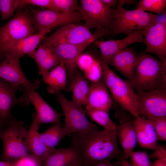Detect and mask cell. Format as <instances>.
<instances>
[{
  "instance_id": "cell-1",
  "label": "cell",
  "mask_w": 166,
  "mask_h": 166,
  "mask_svg": "<svg viewBox=\"0 0 166 166\" xmlns=\"http://www.w3.org/2000/svg\"><path fill=\"white\" fill-rule=\"evenodd\" d=\"M117 133V130L109 132L95 128L72 134L70 145L78 152L82 165H93L112 159L122 160Z\"/></svg>"
},
{
  "instance_id": "cell-2",
  "label": "cell",
  "mask_w": 166,
  "mask_h": 166,
  "mask_svg": "<svg viewBox=\"0 0 166 166\" xmlns=\"http://www.w3.org/2000/svg\"><path fill=\"white\" fill-rule=\"evenodd\" d=\"M130 83L136 93L166 88V61L160 60L142 50L133 79Z\"/></svg>"
},
{
  "instance_id": "cell-3",
  "label": "cell",
  "mask_w": 166,
  "mask_h": 166,
  "mask_svg": "<svg viewBox=\"0 0 166 166\" xmlns=\"http://www.w3.org/2000/svg\"><path fill=\"white\" fill-rule=\"evenodd\" d=\"M101 80L109 90L113 100L135 118L140 117L137 95L129 81L121 79L101 59Z\"/></svg>"
},
{
  "instance_id": "cell-4",
  "label": "cell",
  "mask_w": 166,
  "mask_h": 166,
  "mask_svg": "<svg viewBox=\"0 0 166 166\" xmlns=\"http://www.w3.org/2000/svg\"><path fill=\"white\" fill-rule=\"evenodd\" d=\"M27 131L23 121L18 120L12 114L6 126L0 131L2 160L15 161L30 154L26 143Z\"/></svg>"
},
{
  "instance_id": "cell-5",
  "label": "cell",
  "mask_w": 166,
  "mask_h": 166,
  "mask_svg": "<svg viewBox=\"0 0 166 166\" xmlns=\"http://www.w3.org/2000/svg\"><path fill=\"white\" fill-rule=\"evenodd\" d=\"M113 28L109 34L111 37L120 34L127 35L143 30L158 22V15L136 9L128 10L122 6H118L113 11Z\"/></svg>"
},
{
  "instance_id": "cell-6",
  "label": "cell",
  "mask_w": 166,
  "mask_h": 166,
  "mask_svg": "<svg viewBox=\"0 0 166 166\" xmlns=\"http://www.w3.org/2000/svg\"><path fill=\"white\" fill-rule=\"evenodd\" d=\"M111 32L106 29L98 26L92 34L84 25L69 23L59 27L52 34L45 37L42 40V43L48 45L65 43L80 45L92 43L101 36L109 34Z\"/></svg>"
},
{
  "instance_id": "cell-7",
  "label": "cell",
  "mask_w": 166,
  "mask_h": 166,
  "mask_svg": "<svg viewBox=\"0 0 166 166\" xmlns=\"http://www.w3.org/2000/svg\"><path fill=\"white\" fill-rule=\"evenodd\" d=\"M36 32L29 10L18 11L5 24L0 23V49L10 42L33 35Z\"/></svg>"
},
{
  "instance_id": "cell-8",
  "label": "cell",
  "mask_w": 166,
  "mask_h": 166,
  "mask_svg": "<svg viewBox=\"0 0 166 166\" xmlns=\"http://www.w3.org/2000/svg\"><path fill=\"white\" fill-rule=\"evenodd\" d=\"M113 10L101 0H81L78 12L84 21V26L89 30L101 26L111 31Z\"/></svg>"
},
{
  "instance_id": "cell-9",
  "label": "cell",
  "mask_w": 166,
  "mask_h": 166,
  "mask_svg": "<svg viewBox=\"0 0 166 166\" xmlns=\"http://www.w3.org/2000/svg\"><path fill=\"white\" fill-rule=\"evenodd\" d=\"M56 95L65 116L63 127L66 136H70L73 134L98 127L87 119L86 111L82 105L68 100L60 93Z\"/></svg>"
},
{
  "instance_id": "cell-10",
  "label": "cell",
  "mask_w": 166,
  "mask_h": 166,
  "mask_svg": "<svg viewBox=\"0 0 166 166\" xmlns=\"http://www.w3.org/2000/svg\"><path fill=\"white\" fill-rule=\"evenodd\" d=\"M136 94L140 117L150 120L166 117V88H158Z\"/></svg>"
},
{
  "instance_id": "cell-11",
  "label": "cell",
  "mask_w": 166,
  "mask_h": 166,
  "mask_svg": "<svg viewBox=\"0 0 166 166\" xmlns=\"http://www.w3.org/2000/svg\"><path fill=\"white\" fill-rule=\"evenodd\" d=\"M28 6L32 15L34 26L36 31L51 30L69 23L83 20L78 12L66 14L51 10H40Z\"/></svg>"
},
{
  "instance_id": "cell-12",
  "label": "cell",
  "mask_w": 166,
  "mask_h": 166,
  "mask_svg": "<svg viewBox=\"0 0 166 166\" xmlns=\"http://www.w3.org/2000/svg\"><path fill=\"white\" fill-rule=\"evenodd\" d=\"M91 43H88L80 45L65 43L44 44L52 49L60 63L63 64L66 68L67 85L66 91H69L75 72L77 69V62L79 58Z\"/></svg>"
},
{
  "instance_id": "cell-13",
  "label": "cell",
  "mask_w": 166,
  "mask_h": 166,
  "mask_svg": "<svg viewBox=\"0 0 166 166\" xmlns=\"http://www.w3.org/2000/svg\"><path fill=\"white\" fill-rule=\"evenodd\" d=\"M23 91L22 97L18 98V104L26 106L32 104L36 110V117L41 124L50 123L62 126L60 119L62 113L54 109L34 90L24 87Z\"/></svg>"
},
{
  "instance_id": "cell-14",
  "label": "cell",
  "mask_w": 166,
  "mask_h": 166,
  "mask_svg": "<svg viewBox=\"0 0 166 166\" xmlns=\"http://www.w3.org/2000/svg\"><path fill=\"white\" fill-rule=\"evenodd\" d=\"M19 55L6 53L0 63V78L12 84L28 87L34 90L38 89L39 82L36 80L29 81L25 76L21 68Z\"/></svg>"
},
{
  "instance_id": "cell-15",
  "label": "cell",
  "mask_w": 166,
  "mask_h": 166,
  "mask_svg": "<svg viewBox=\"0 0 166 166\" xmlns=\"http://www.w3.org/2000/svg\"><path fill=\"white\" fill-rule=\"evenodd\" d=\"M144 52L157 55L162 61H166V22H158L142 30Z\"/></svg>"
},
{
  "instance_id": "cell-16",
  "label": "cell",
  "mask_w": 166,
  "mask_h": 166,
  "mask_svg": "<svg viewBox=\"0 0 166 166\" xmlns=\"http://www.w3.org/2000/svg\"><path fill=\"white\" fill-rule=\"evenodd\" d=\"M138 42L144 43L142 30L136 31L121 39L105 41L97 39L93 42L100 49L101 59L108 66L110 60L115 55L129 45Z\"/></svg>"
},
{
  "instance_id": "cell-17",
  "label": "cell",
  "mask_w": 166,
  "mask_h": 166,
  "mask_svg": "<svg viewBox=\"0 0 166 166\" xmlns=\"http://www.w3.org/2000/svg\"><path fill=\"white\" fill-rule=\"evenodd\" d=\"M50 31V30H47L39 31L33 35L4 45L0 49V63L3 60L4 55L6 53L16 54L21 57L35 50L46 34Z\"/></svg>"
},
{
  "instance_id": "cell-18",
  "label": "cell",
  "mask_w": 166,
  "mask_h": 166,
  "mask_svg": "<svg viewBox=\"0 0 166 166\" xmlns=\"http://www.w3.org/2000/svg\"><path fill=\"white\" fill-rule=\"evenodd\" d=\"M113 105V100L103 81L91 82L87 96L86 110L101 109L109 112Z\"/></svg>"
},
{
  "instance_id": "cell-19",
  "label": "cell",
  "mask_w": 166,
  "mask_h": 166,
  "mask_svg": "<svg viewBox=\"0 0 166 166\" xmlns=\"http://www.w3.org/2000/svg\"><path fill=\"white\" fill-rule=\"evenodd\" d=\"M139 54L133 48L127 47L110 60L109 65L113 66L131 83L134 78Z\"/></svg>"
},
{
  "instance_id": "cell-20",
  "label": "cell",
  "mask_w": 166,
  "mask_h": 166,
  "mask_svg": "<svg viewBox=\"0 0 166 166\" xmlns=\"http://www.w3.org/2000/svg\"><path fill=\"white\" fill-rule=\"evenodd\" d=\"M119 115L118 117L116 116L119 121L117 125V138L122 148V160H127L136 145V135L134 127L127 115Z\"/></svg>"
},
{
  "instance_id": "cell-21",
  "label": "cell",
  "mask_w": 166,
  "mask_h": 166,
  "mask_svg": "<svg viewBox=\"0 0 166 166\" xmlns=\"http://www.w3.org/2000/svg\"><path fill=\"white\" fill-rule=\"evenodd\" d=\"M23 90V86L12 84L0 78V119L4 127L12 115V108L18 104L17 92Z\"/></svg>"
},
{
  "instance_id": "cell-22",
  "label": "cell",
  "mask_w": 166,
  "mask_h": 166,
  "mask_svg": "<svg viewBox=\"0 0 166 166\" xmlns=\"http://www.w3.org/2000/svg\"><path fill=\"white\" fill-rule=\"evenodd\" d=\"M131 122L134 127L137 143L140 146L153 150L156 149L158 140L151 120L140 117L135 118Z\"/></svg>"
},
{
  "instance_id": "cell-23",
  "label": "cell",
  "mask_w": 166,
  "mask_h": 166,
  "mask_svg": "<svg viewBox=\"0 0 166 166\" xmlns=\"http://www.w3.org/2000/svg\"><path fill=\"white\" fill-rule=\"evenodd\" d=\"M32 117V122L27 131V146L31 154L44 162L55 148H49L42 142L38 131L41 124L36 117L35 113L33 114Z\"/></svg>"
},
{
  "instance_id": "cell-24",
  "label": "cell",
  "mask_w": 166,
  "mask_h": 166,
  "mask_svg": "<svg viewBox=\"0 0 166 166\" xmlns=\"http://www.w3.org/2000/svg\"><path fill=\"white\" fill-rule=\"evenodd\" d=\"M82 162L76 149L70 145L55 149L43 162V166H71Z\"/></svg>"
},
{
  "instance_id": "cell-25",
  "label": "cell",
  "mask_w": 166,
  "mask_h": 166,
  "mask_svg": "<svg viewBox=\"0 0 166 166\" xmlns=\"http://www.w3.org/2000/svg\"><path fill=\"white\" fill-rule=\"evenodd\" d=\"M27 55L35 61L38 68L39 74L42 77L60 63L52 49L43 44L40 45L37 50Z\"/></svg>"
},
{
  "instance_id": "cell-26",
  "label": "cell",
  "mask_w": 166,
  "mask_h": 166,
  "mask_svg": "<svg viewBox=\"0 0 166 166\" xmlns=\"http://www.w3.org/2000/svg\"><path fill=\"white\" fill-rule=\"evenodd\" d=\"M42 77V81L48 85L49 93L57 94L60 93L61 90H66L67 70L63 64L60 63Z\"/></svg>"
},
{
  "instance_id": "cell-27",
  "label": "cell",
  "mask_w": 166,
  "mask_h": 166,
  "mask_svg": "<svg viewBox=\"0 0 166 166\" xmlns=\"http://www.w3.org/2000/svg\"><path fill=\"white\" fill-rule=\"evenodd\" d=\"M90 85L89 81L77 68L69 90L72 92V101L85 105Z\"/></svg>"
},
{
  "instance_id": "cell-28",
  "label": "cell",
  "mask_w": 166,
  "mask_h": 166,
  "mask_svg": "<svg viewBox=\"0 0 166 166\" xmlns=\"http://www.w3.org/2000/svg\"><path fill=\"white\" fill-rule=\"evenodd\" d=\"M58 124H53L45 131L39 133L42 142L49 148H55L63 137L66 136L64 128Z\"/></svg>"
},
{
  "instance_id": "cell-29",
  "label": "cell",
  "mask_w": 166,
  "mask_h": 166,
  "mask_svg": "<svg viewBox=\"0 0 166 166\" xmlns=\"http://www.w3.org/2000/svg\"><path fill=\"white\" fill-rule=\"evenodd\" d=\"M86 111L87 114L90 118L103 127L104 130L111 132L117 130V125L110 118L109 112L101 109Z\"/></svg>"
},
{
  "instance_id": "cell-30",
  "label": "cell",
  "mask_w": 166,
  "mask_h": 166,
  "mask_svg": "<svg viewBox=\"0 0 166 166\" xmlns=\"http://www.w3.org/2000/svg\"><path fill=\"white\" fill-rule=\"evenodd\" d=\"M166 6V0H142L137 4L136 9L161 14L165 11Z\"/></svg>"
},
{
  "instance_id": "cell-31",
  "label": "cell",
  "mask_w": 166,
  "mask_h": 166,
  "mask_svg": "<svg viewBox=\"0 0 166 166\" xmlns=\"http://www.w3.org/2000/svg\"><path fill=\"white\" fill-rule=\"evenodd\" d=\"M19 2V0H0V15L3 21L13 17Z\"/></svg>"
},
{
  "instance_id": "cell-32",
  "label": "cell",
  "mask_w": 166,
  "mask_h": 166,
  "mask_svg": "<svg viewBox=\"0 0 166 166\" xmlns=\"http://www.w3.org/2000/svg\"><path fill=\"white\" fill-rule=\"evenodd\" d=\"M57 10L66 14L78 12L79 5L77 0H52Z\"/></svg>"
},
{
  "instance_id": "cell-33",
  "label": "cell",
  "mask_w": 166,
  "mask_h": 166,
  "mask_svg": "<svg viewBox=\"0 0 166 166\" xmlns=\"http://www.w3.org/2000/svg\"><path fill=\"white\" fill-rule=\"evenodd\" d=\"M129 158V162L132 166H152L149 156L145 152L133 151Z\"/></svg>"
},
{
  "instance_id": "cell-34",
  "label": "cell",
  "mask_w": 166,
  "mask_h": 166,
  "mask_svg": "<svg viewBox=\"0 0 166 166\" xmlns=\"http://www.w3.org/2000/svg\"><path fill=\"white\" fill-rule=\"evenodd\" d=\"M102 72L101 59L99 57L89 69L83 72V74L89 81L93 82L101 80Z\"/></svg>"
},
{
  "instance_id": "cell-35",
  "label": "cell",
  "mask_w": 166,
  "mask_h": 166,
  "mask_svg": "<svg viewBox=\"0 0 166 166\" xmlns=\"http://www.w3.org/2000/svg\"><path fill=\"white\" fill-rule=\"evenodd\" d=\"M33 5L47 9L51 10L57 12L52 2V0H19L17 10H18L27 6Z\"/></svg>"
},
{
  "instance_id": "cell-36",
  "label": "cell",
  "mask_w": 166,
  "mask_h": 166,
  "mask_svg": "<svg viewBox=\"0 0 166 166\" xmlns=\"http://www.w3.org/2000/svg\"><path fill=\"white\" fill-rule=\"evenodd\" d=\"M150 120V119H149ZM155 130L158 140H166V117L150 120Z\"/></svg>"
},
{
  "instance_id": "cell-37",
  "label": "cell",
  "mask_w": 166,
  "mask_h": 166,
  "mask_svg": "<svg viewBox=\"0 0 166 166\" xmlns=\"http://www.w3.org/2000/svg\"><path fill=\"white\" fill-rule=\"evenodd\" d=\"M43 161L30 154L14 161V166H43Z\"/></svg>"
},
{
  "instance_id": "cell-38",
  "label": "cell",
  "mask_w": 166,
  "mask_h": 166,
  "mask_svg": "<svg viewBox=\"0 0 166 166\" xmlns=\"http://www.w3.org/2000/svg\"><path fill=\"white\" fill-rule=\"evenodd\" d=\"M95 58L88 53H82L79 58L77 62V67L80 71L83 72L89 69L99 57Z\"/></svg>"
},
{
  "instance_id": "cell-39",
  "label": "cell",
  "mask_w": 166,
  "mask_h": 166,
  "mask_svg": "<svg viewBox=\"0 0 166 166\" xmlns=\"http://www.w3.org/2000/svg\"><path fill=\"white\" fill-rule=\"evenodd\" d=\"M149 157L166 161V150L164 148L157 144L156 148L153 150V152Z\"/></svg>"
},
{
  "instance_id": "cell-40",
  "label": "cell",
  "mask_w": 166,
  "mask_h": 166,
  "mask_svg": "<svg viewBox=\"0 0 166 166\" xmlns=\"http://www.w3.org/2000/svg\"><path fill=\"white\" fill-rule=\"evenodd\" d=\"M82 166H122V165L121 160L112 163L111 160H107L93 165H82Z\"/></svg>"
},
{
  "instance_id": "cell-41",
  "label": "cell",
  "mask_w": 166,
  "mask_h": 166,
  "mask_svg": "<svg viewBox=\"0 0 166 166\" xmlns=\"http://www.w3.org/2000/svg\"><path fill=\"white\" fill-rule=\"evenodd\" d=\"M104 3L109 6H112L115 8L117 5H118L119 0H101Z\"/></svg>"
},
{
  "instance_id": "cell-42",
  "label": "cell",
  "mask_w": 166,
  "mask_h": 166,
  "mask_svg": "<svg viewBox=\"0 0 166 166\" xmlns=\"http://www.w3.org/2000/svg\"><path fill=\"white\" fill-rule=\"evenodd\" d=\"M15 161H0V166H14Z\"/></svg>"
},
{
  "instance_id": "cell-43",
  "label": "cell",
  "mask_w": 166,
  "mask_h": 166,
  "mask_svg": "<svg viewBox=\"0 0 166 166\" xmlns=\"http://www.w3.org/2000/svg\"><path fill=\"white\" fill-rule=\"evenodd\" d=\"M152 166H166V161L157 159L152 164Z\"/></svg>"
},
{
  "instance_id": "cell-44",
  "label": "cell",
  "mask_w": 166,
  "mask_h": 166,
  "mask_svg": "<svg viewBox=\"0 0 166 166\" xmlns=\"http://www.w3.org/2000/svg\"><path fill=\"white\" fill-rule=\"evenodd\" d=\"M134 1L133 0H119L118 6H122L125 4H128V5L132 4Z\"/></svg>"
},
{
  "instance_id": "cell-45",
  "label": "cell",
  "mask_w": 166,
  "mask_h": 166,
  "mask_svg": "<svg viewBox=\"0 0 166 166\" xmlns=\"http://www.w3.org/2000/svg\"><path fill=\"white\" fill-rule=\"evenodd\" d=\"M122 166H132L127 160H121Z\"/></svg>"
},
{
  "instance_id": "cell-46",
  "label": "cell",
  "mask_w": 166,
  "mask_h": 166,
  "mask_svg": "<svg viewBox=\"0 0 166 166\" xmlns=\"http://www.w3.org/2000/svg\"><path fill=\"white\" fill-rule=\"evenodd\" d=\"M4 127L0 119V131Z\"/></svg>"
},
{
  "instance_id": "cell-47",
  "label": "cell",
  "mask_w": 166,
  "mask_h": 166,
  "mask_svg": "<svg viewBox=\"0 0 166 166\" xmlns=\"http://www.w3.org/2000/svg\"><path fill=\"white\" fill-rule=\"evenodd\" d=\"M81 165H82V163H78V164L73 165L71 166H80Z\"/></svg>"
},
{
  "instance_id": "cell-48",
  "label": "cell",
  "mask_w": 166,
  "mask_h": 166,
  "mask_svg": "<svg viewBox=\"0 0 166 166\" xmlns=\"http://www.w3.org/2000/svg\"><path fill=\"white\" fill-rule=\"evenodd\" d=\"M80 166H82V165H80Z\"/></svg>"
}]
</instances>
